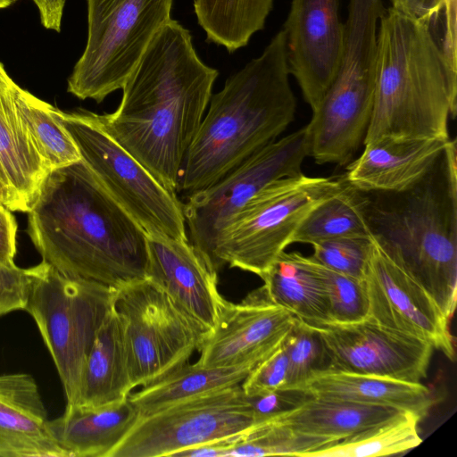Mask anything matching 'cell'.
I'll return each mask as SVG.
<instances>
[{
	"label": "cell",
	"instance_id": "6da1fadb",
	"mask_svg": "<svg viewBox=\"0 0 457 457\" xmlns=\"http://www.w3.org/2000/svg\"><path fill=\"white\" fill-rule=\"evenodd\" d=\"M219 71L198 56L190 32L170 19L122 89L118 108L96 114L105 131L176 194L182 160L212 97Z\"/></svg>",
	"mask_w": 457,
	"mask_h": 457
},
{
	"label": "cell",
	"instance_id": "7a4b0ae2",
	"mask_svg": "<svg viewBox=\"0 0 457 457\" xmlns=\"http://www.w3.org/2000/svg\"><path fill=\"white\" fill-rule=\"evenodd\" d=\"M29 212V236L63 275L118 289L146 278L147 233L82 160L54 170Z\"/></svg>",
	"mask_w": 457,
	"mask_h": 457
},
{
	"label": "cell",
	"instance_id": "3957f363",
	"mask_svg": "<svg viewBox=\"0 0 457 457\" xmlns=\"http://www.w3.org/2000/svg\"><path fill=\"white\" fill-rule=\"evenodd\" d=\"M456 0L421 19L390 7L379 20L374 107L363 144L450 138L457 111Z\"/></svg>",
	"mask_w": 457,
	"mask_h": 457
},
{
	"label": "cell",
	"instance_id": "277c9868",
	"mask_svg": "<svg viewBox=\"0 0 457 457\" xmlns=\"http://www.w3.org/2000/svg\"><path fill=\"white\" fill-rule=\"evenodd\" d=\"M287 46L278 31L262 54L212 95L179 169L176 194L188 196L224 177L276 140L294 120Z\"/></svg>",
	"mask_w": 457,
	"mask_h": 457
},
{
	"label": "cell",
	"instance_id": "5b68a950",
	"mask_svg": "<svg viewBox=\"0 0 457 457\" xmlns=\"http://www.w3.org/2000/svg\"><path fill=\"white\" fill-rule=\"evenodd\" d=\"M457 151L451 139L402 192H365L372 235L451 320L457 295Z\"/></svg>",
	"mask_w": 457,
	"mask_h": 457
},
{
	"label": "cell",
	"instance_id": "8992f818",
	"mask_svg": "<svg viewBox=\"0 0 457 457\" xmlns=\"http://www.w3.org/2000/svg\"><path fill=\"white\" fill-rule=\"evenodd\" d=\"M28 271L30 289L24 311L35 320L52 356L66 405H78L87 360L113 306L115 289L63 275L45 261Z\"/></svg>",
	"mask_w": 457,
	"mask_h": 457
},
{
	"label": "cell",
	"instance_id": "52a82bcc",
	"mask_svg": "<svg viewBox=\"0 0 457 457\" xmlns=\"http://www.w3.org/2000/svg\"><path fill=\"white\" fill-rule=\"evenodd\" d=\"M345 179L309 177L303 172L266 186L236 215L222 234L214 270L225 265L264 273L292 239L308 214L337 193Z\"/></svg>",
	"mask_w": 457,
	"mask_h": 457
},
{
	"label": "cell",
	"instance_id": "ba28073f",
	"mask_svg": "<svg viewBox=\"0 0 457 457\" xmlns=\"http://www.w3.org/2000/svg\"><path fill=\"white\" fill-rule=\"evenodd\" d=\"M174 0H87L85 49L67 80L79 99L101 103L121 89L148 45L171 19Z\"/></svg>",
	"mask_w": 457,
	"mask_h": 457
},
{
	"label": "cell",
	"instance_id": "9c48e42d",
	"mask_svg": "<svg viewBox=\"0 0 457 457\" xmlns=\"http://www.w3.org/2000/svg\"><path fill=\"white\" fill-rule=\"evenodd\" d=\"M56 114L99 184L147 234L188 239L183 204L177 194L116 142L96 113L56 109Z\"/></svg>",
	"mask_w": 457,
	"mask_h": 457
},
{
	"label": "cell",
	"instance_id": "30bf717a",
	"mask_svg": "<svg viewBox=\"0 0 457 457\" xmlns=\"http://www.w3.org/2000/svg\"><path fill=\"white\" fill-rule=\"evenodd\" d=\"M134 388L186 364L209 330L146 278L115 289Z\"/></svg>",
	"mask_w": 457,
	"mask_h": 457
},
{
	"label": "cell",
	"instance_id": "8fae6325",
	"mask_svg": "<svg viewBox=\"0 0 457 457\" xmlns=\"http://www.w3.org/2000/svg\"><path fill=\"white\" fill-rule=\"evenodd\" d=\"M307 156L304 126L270 142L212 185L186 197L182 204L188 240L212 269L219 241L236 215L269 184L302 173Z\"/></svg>",
	"mask_w": 457,
	"mask_h": 457
},
{
	"label": "cell",
	"instance_id": "7c38bea8",
	"mask_svg": "<svg viewBox=\"0 0 457 457\" xmlns=\"http://www.w3.org/2000/svg\"><path fill=\"white\" fill-rule=\"evenodd\" d=\"M257 423L237 385L139 416L109 457H175L187 449L242 434Z\"/></svg>",
	"mask_w": 457,
	"mask_h": 457
},
{
	"label": "cell",
	"instance_id": "4fadbf2b",
	"mask_svg": "<svg viewBox=\"0 0 457 457\" xmlns=\"http://www.w3.org/2000/svg\"><path fill=\"white\" fill-rule=\"evenodd\" d=\"M363 280L369 297L368 319L390 330L424 340L450 360L454 359L451 320L388 256L373 235Z\"/></svg>",
	"mask_w": 457,
	"mask_h": 457
},
{
	"label": "cell",
	"instance_id": "5bb4252c",
	"mask_svg": "<svg viewBox=\"0 0 457 457\" xmlns=\"http://www.w3.org/2000/svg\"><path fill=\"white\" fill-rule=\"evenodd\" d=\"M330 361L328 371L420 383L427 377L431 344L386 328L370 319L316 327Z\"/></svg>",
	"mask_w": 457,
	"mask_h": 457
},
{
	"label": "cell",
	"instance_id": "9a60e30c",
	"mask_svg": "<svg viewBox=\"0 0 457 457\" xmlns=\"http://www.w3.org/2000/svg\"><path fill=\"white\" fill-rule=\"evenodd\" d=\"M295 319L274 303L262 286L239 303L224 299L213 328L198 349L200 357L195 363L203 367H255L281 345Z\"/></svg>",
	"mask_w": 457,
	"mask_h": 457
},
{
	"label": "cell",
	"instance_id": "2e32d148",
	"mask_svg": "<svg viewBox=\"0 0 457 457\" xmlns=\"http://www.w3.org/2000/svg\"><path fill=\"white\" fill-rule=\"evenodd\" d=\"M338 7L339 0H292L282 29L289 72L312 111L329 87L339 63L344 23Z\"/></svg>",
	"mask_w": 457,
	"mask_h": 457
},
{
	"label": "cell",
	"instance_id": "e0dca14e",
	"mask_svg": "<svg viewBox=\"0 0 457 457\" xmlns=\"http://www.w3.org/2000/svg\"><path fill=\"white\" fill-rule=\"evenodd\" d=\"M147 251L146 278L191 318L212 330L224 300L218 290L217 271L188 239L147 234Z\"/></svg>",
	"mask_w": 457,
	"mask_h": 457
},
{
	"label": "cell",
	"instance_id": "ac0fdd59",
	"mask_svg": "<svg viewBox=\"0 0 457 457\" xmlns=\"http://www.w3.org/2000/svg\"><path fill=\"white\" fill-rule=\"evenodd\" d=\"M451 138L385 137L363 144L361 154L346 168L345 179L362 192H402L434 165Z\"/></svg>",
	"mask_w": 457,
	"mask_h": 457
},
{
	"label": "cell",
	"instance_id": "d6986e66",
	"mask_svg": "<svg viewBox=\"0 0 457 457\" xmlns=\"http://www.w3.org/2000/svg\"><path fill=\"white\" fill-rule=\"evenodd\" d=\"M29 374L0 375V457H67Z\"/></svg>",
	"mask_w": 457,
	"mask_h": 457
},
{
	"label": "cell",
	"instance_id": "ffe728a7",
	"mask_svg": "<svg viewBox=\"0 0 457 457\" xmlns=\"http://www.w3.org/2000/svg\"><path fill=\"white\" fill-rule=\"evenodd\" d=\"M15 86L0 62V163L10 188L29 212L50 171L21 116Z\"/></svg>",
	"mask_w": 457,
	"mask_h": 457
},
{
	"label": "cell",
	"instance_id": "44dd1931",
	"mask_svg": "<svg viewBox=\"0 0 457 457\" xmlns=\"http://www.w3.org/2000/svg\"><path fill=\"white\" fill-rule=\"evenodd\" d=\"M138 417L129 398L96 408L66 405L49 428L67 457H109Z\"/></svg>",
	"mask_w": 457,
	"mask_h": 457
},
{
	"label": "cell",
	"instance_id": "7402d4cb",
	"mask_svg": "<svg viewBox=\"0 0 457 457\" xmlns=\"http://www.w3.org/2000/svg\"><path fill=\"white\" fill-rule=\"evenodd\" d=\"M133 388L123 321L112 306L88 354L78 405L115 404L126 400Z\"/></svg>",
	"mask_w": 457,
	"mask_h": 457
},
{
	"label": "cell",
	"instance_id": "603a6c76",
	"mask_svg": "<svg viewBox=\"0 0 457 457\" xmlns=\"http://www.w3.org/2000/svg\"><path fill=\"white\" fill-rule=\"evenodd\" d=\"M303 390L314 396L390 406L421 420L434 403L421 383L348 372L327 371L312 377Z\"/></svg>",
	"mask_w": 457,
	"mask_h": 457
},
{
	"label": "cell",
	"instance_id": "cb8c5ba5",
	"mask_svg": "<svg viewBox=\"0 0 457 457\" xmlns=\"http://www.w3.org/2000/svg\"><path fill=\"white\" fill-rule=\"evenodd\" d=\"M260 278L270 299L300 320L314 327L329 322L325 286L311 256L283 251Z\"/></svg>",
	"mask_w": 457,
	"mask_h": 457
},
{
	"label": "cell",
	"instance_id": "d4e9b609",
	"mask_svg": "<svg viewBox=\"0 0 457 457\" xmlns=\"http://www.w3.org/2000/svg\"><path fill=\"white\" fill-rule=\"evenodd\" d=\"M403 413L407 412L390 406L312 395L295 409L270 420L305 435L341 440Z\"/></svg>",
	"mask_w": 457,
	"mask_h": 457
},
{
	"label": "cell",
	"instance_id": "484cf974",
	"mask_svg": "<svg viewBox=\"0 0 457 457\" xmlns=\"http://www.w3.org/2000/svg\"><path fill=\"white\" fill-rule=\"evenodd\" d=\"M253 368L251 365L203 367L186 363L161 379L142 386L128 398L139 416H145L194 397L241 385Z\"/></svg>",
	"mask_w": 457,
	"mask_h": 457
},
{
	"label": "cell",
	"instance_id": "4316f807",
	"mask_svg": "<svg viewBox=\"0 0 457 457\" xmlns=\"http://www.w3.org/2000/svg\"><path fill=\"white\" fill-rule=\"evenodd\" d=\"M274 0H194L206 41L234 53L264 27Z\"/></svg>",
	"mask_w": 457,
	"mask_h": 457
},
{
	"label": "cell",
	"instance_id": "83f0119b",
	"mask_svg": "<svg viewBox=\"0 0 457 457\" xmlns=\"http://www.w3.org/2000/svg\"><path fill=\"white\" fill-rule=\"evenodd\" d=\"M345 179V178H344ZM366 193L345 179L343 187L318 204L304 219L292 243H314L345 237L372 235L366 214Z\"/></svg>",
	"mask_w": 457,
	"mask_h": 457
},
{
	"label": "cell",
	"instance_id": "f1b7e54d",
	"mask_svg": "<svg viewBox=\"0 0 457 457\" xmlns=\"http://www.w3.org/2000/svg\"><path fill=\"white\" fill-rule=\"evenodd\" d=\"M15 101L31 140L49 171L81 160L56 109L16 84Z\"/></svg>",
	"mask_w": 457,
	"mask_h": 457
},
{
	"label": "cell",
	"instance_id": "f546056e",
	"mask_svg": "<svg viewBox=\"0 0 457 457\" xmlns=\"http://www.w3.org/2000/svg\"><path fill=\"white\" fill-rule=\"evenodd\" d=\"M420 420L403 413L364 429L308 457H376L410 451L422 442L418 431Z\"/></svg>",
	"mask_w": 457,
	"mask_h": 457
},
{
	"label": "cell",
	"instance_id": "4dcf8cb0",
	"mask_svg": "<svg viewBox=\"0 0 457 457\" xmlns=\"http://www.w3.org/2000/svg\"><path fill=\"white\" fill-rule=\"evenodd\" d=\"M340 440L312 436L296 432L269 420L253 425L238 435L228 456H297L308 457Z\"/></svg>",
	"mask_w": 457,
	"mask_h": 457
},
{
	"label": "cell",
	"instance_id": "1f68e13d",
	"mask_svg": "<svg viewBox=\"0 0 457 457\" xmlns=\"http://www.w3.org/2000/svg\"><path fill=\"white\" fill-rule=\"evenodd\" d=\"M287 356L286 388H300L314 376L327 372L330 361L318 328L299 319L282 343Z\"/></svg>",
	"mask_w": 457,
	"mask_h": 457
},
{
	"label": "cell",
	"instance_id": "d6a6232c",
	"mask_svg": "<svg viewBox=\"0 0 457 457\" xmlns=\"http://www.w3.org/2000/svg\"><path fill=\"white\" fill-rule=\"evenodd\" d=\"M314 262L326 289L328 323L349 324L367 320L369 297L364 280L339 273Z\"/></svg>",
	"mask_w": 457,
	"mask_h": 457
},
{
	"label": "cell",
	"instance_id": "836d02e7",
	"mask_svg": "<svg viewBox=\"0 0 457 457\" xmlns=\"http://www.w3.org/2000/svg\"><path fill=\"white\" fill-rule=\"evenodd\" d=\"M371 236L337 237L314 243L311 257L332 270L363 279L371 248Z\"/></svg>",
	"mask_w": 457,
	"mask_h": 457
},
{
	"label": "cell",
	"instance_id": "e575fe53",
	"mask_svg": "<svg viewBox=\"0 0 457 457\" xmlns=\"http://www.w3.org/2000/svg\"><path fill=\"white\" fill-rule=\"evenodd\" d=\"M288 372L287 353L281 345L257 364L241 384L245 395L252 396L286 388Z\"/></svg>",
	"mask_w": 457,
	"mask_h": 457
},
{
	"label": "cell",
	"instance_id": "d590c367",
	"mask_svg": "<svg viewBox=\"0 0 457 457\" xmlns=\"http://www.w3.org/2000/svg\"><path fill=\"white\" fill-rule=\"evenodd\" d=\"M312 396V394L300 388H280L262 395H246L258 423L287 413Z\"/></svg>",
	"mask_w": 457,
	"mask_h": 457
},
{
	"label": "cell",
	"instance_id": "8d00e7d4",
	"mask_svg": "<svg viewBox=\"0 0 457 457\" xmlns=\"http://www.w3.org/2000/svg\"><path fill=\"white\" fill-rule=\"evenodd\" d=\"M30 289L28 269L0 265V316L25 310Z\"/></svg>",
	"mask_w": 457,
	"mask_h": 457
},
{
	"label": "cell",
	"instance_id": "74e56055",
	"mask_svg": "<svg viewBox=\"0 0 457 457\" xmlns=\"http://www.w3.org/2000/svg\"><path fill=\"white\" fill-rule=\"evenodd\" d=\"M17 224L13 215L0 203V265H14Z\"/></svg>",
	"mask_w": 457,
	"mask_h": 457
},
{
	"label": "cell",
	"instance_id": "f35d334b",
	"mask_svg": "<svg viewBox=\"0 0 457 457\" xmlns=\"http://www.w3.org/2000/svg\"><path fill=\"white\" fill-rule=\"evenodd\" d=\"M38 10L41 24L46 29L61 31L65 0H31Z\"/></svg>",
	"mask_w": 457,
	"mask_h": 457
},
{
	"label": "cell",
	"instance_id": "ab89813d",
	"mask_svg": "<svg viewBox=\"0 0 457 457\" xmlns=\"http://www.w3.org/2000/svg\"><path fill=\"white\" fill-rule=\"evenodd\" d=\"M444 1L445 0H390L392 8L414 19H421L427 16Z\"/></svg>",
	"mask_w": 457,
	"mask_h": 457
},
{
	"label": "cell",
	"instance_id": "60d3db41",
	"mask_svg": "<svg viewBox=\"0 0 457 457\" xmlns=\"http://www.w3.org/2000/svg\"><path fill=\"white\" fill-rule=\"evenodd\" d=\"M0 203L11 211L24 212L22 205L12 192L0 181Z\"/></svg>",
	"mask_w": 457,
	"mask_h": 457
},
{
	"label": "cell",
	"instance_id": "b9f144b4",
	"mask_svg": "<svg viewBox=\"0 0 457 457\" xmlns=\"http://www.w3.org/2000/svg\"><path fill=\"white\" fill-rule=\"evenodd\" d=\"M0 181H1L4 185H5V186H6V187H7L12 191V189H11V188H10V187H9L8 181H7V179H6L5 174H4V170H3V168H2V166H1V163H0ZM12 194H13V192H12ZM13 195H14V194H13ZM15 196H16V195H15ZM16 198H17V196H16ZM17 199H18V198H17ZM18 200H19V199H18ZM19 202H20V201H19ZM20 203H21V202H20ZM21 205H22V204H21ZM22 207H23V206H22ZM23 210H24V209H23Z\"/></svg>",
	"mask_w": 457,
	"mask_h": 457
},
{
	"label": "cell",
	"instance_id": "7bdbcfd3",
	"mask_svg": "<svg viewBox=\"0 0 457 457\" xmlns=\"http://www.w3.org/2000/svg\"><path fill=\"white\" fill-rule=\"evenodd\" d=\"M17 0H0V9H4L11 6Z\"/></svg>",
	"mask_w": 457,
	"mask_h": 457
}]
</instances>
